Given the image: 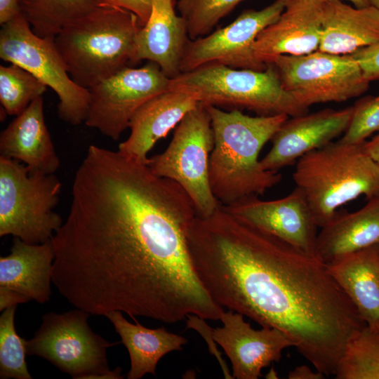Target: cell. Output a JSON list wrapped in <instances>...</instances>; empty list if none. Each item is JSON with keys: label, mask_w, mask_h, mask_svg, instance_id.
<instances>
[{"label": "cell", "mask_w": 379, "mask_h": 379, "mask_svg": "<svg viewBox=\"0 0 379 379\" xmlns=\"http://www.w3.org/2000/svg\"><path fill=\"white\" fill-rule=\"evenodd\" d=\"M197 215L177 182L92 145L76 171L66 220L51 239L52 282L91 315L220 320L223 307L201 283L190 253Z\"/></svg>", "instance_id": "obj_1"}, {"label": "cell", "mask_w": 379, "mask_h": 379, "mask_svg": "<svg viewBox=\"0 0 379 379\" xmlns=\"http://www.w3.org/2000/svg\"><path fill=\"white\" fill-rule=\"evenodd\" d=\"M194 270L213 301L286 333L326 376L366 325L326 265L221 206L187 234Z\"/></svg>", "instance_id": "obj_2"}, {"label": "cell", "mask_w": 379, "mask_h": 379, "mask_svg": "<svg viewBox=\"0 0 379 379\" xmlns=\"http://www.w3.org/2000/svg\"><path fill=\"white\" fill-rule=\"evenodd\" d=\"M211 117L214 146L209 159L211 191L221 206L263 194L281 180L278 171L263 168L259 154L288 119L286 114L251 117L206 105Z\"/></svg>", "instance_id": "obj_3"}, {"label": "cell", "mask_w": 379, "mask_h": 379, "mask_svg": "<svg viewBox=\"0 0 379 379\" xmlns=\"http://www.w3.org/2000/svg\"><path fill=\"white\" fill-rule=\"evenodd\" d=\"M137 15L100 4L55 37L58 51L74 82L90 89L129 63H134Z\"/></svg>", "instance_id": "obj_4"}, {"label": "cell", "mask_w": 379, "mask_h": 379, "mask_svg": "<svg viewBox=\"0 0 379 379\" xmlns=\"http://www.w3.org/2000/svg\"><path fill=\"white\" fill-rule=\"evenodd\" d=\"M363 144L338 140L297 160L293 179L305 197L319 227L343 204L361 195L379 197V164Z\"/></svg>", "instance_id": "obj_5"}, {"label": "cell", "mask_w": 379, "mask_h": 379, "mask_svg": "<svg viewBox=\"0 0 379 379\" xmlns=\"http://www.w3.org/2000/svg\"><path fill=\"white\" fill-rule=\"evenodd\" d=\"M169 89L190 93L205 105L246 109L258 115L292 117L308 111L283 88L272 63L261 71L203 65L171 79Z\"/></svg>", "instance_id": "obj_6"}, {"label": "cell", "mask_w": 379, "mask_h": 379, "mask_svg": "<svg viewBox=\"0 0 379 379\" xmlns=\"http://www.w3.org/2000/svg\"><path fill=\"white\" fill-rule=\"evenodd\" d=\"M61 187L54 174L31 173L24 164L0 157V236L33 244L51 240L63 224L53 211Z\"/></svg>", "instance_id": "obj_7"}, {"label": "cell", "mask_w": 379, "mask_h": 379, "mask_svg": "<svg viewBox=\"0 0 379 379\" xmlns=\"http://www.w3.org/2000/svg\"><path fill=\"white\" fill-rule=\"evenodd\" d=\"M89 316L78 308L44 314L41 326L26 341L27 354L41 357L76 379L123 378L121 368L111 371L107 359V350L119 343L94 333Z\"/></svg>", "instance_id": "obj_8"}, {"label": "cell", "mask_w": 379, "mask_h": 379, "mask_svg": "<svg viewBox=\"0 0 379 379\" xmlns=\"http://www.w3.org/2000/svg\"><path fill=\"white\" fill-rule=\"evenodd\" d=\"M214 135L207 107L199 102L178 124L167 148L149 158L157 175L177 182L191 199L198 216L213 214L220 204L209 182V159Z\"/></svg>", "instance_id": "obj_9"}, {"label": "cell", "mask_w": 379, "mask_h": 379, "mask_svg": "<svg viewBox=\"0 0 379 379\" xmlns=\"http://www.w3.org/2000/svg\"><path fill=\"white\" fill-rule=\"evenodd\" d=\"M0 58L24 67L55 91L59 98L58 114L60 119L72 125L85 121L90 91L71 78L55 37L37 36L20 13L1 25Z\"/></svg>", "instance_id": "obj_10"}, {"label": "cell", "mask_w": 379, "mask_h": 379, "mask_svg": "<svg viewBox=\"0 0 379 379\" xmlns=\"http://www.w3.org/2000/svg\"><path fill=\"white\" fill-rule=\"evenodd\" d=\"M272 64L283 88L307 109L317 103L358 97L370 84L351 55L317 51L302 55H280Z\"/></svg>", "instance_id": "obj_11"}, {"label": "cell", "mask_w": 379, "mask_h": 379, "mask_svg": "<svg viewBox=\"0 0 379 379\" xmlns=\"http://www.w3.org/2000/svg\"><path fill=\"white\" fill-rule=\"evenodd\" d=\"M170 79L152 61L139 68H124L89 89L91 100L84 123L118 140L135 112L169 89Z\"/></svg>", "instance_id": "obj_12"}, {"label": "cell", "mask_w": 379, "mask_h": 379, "mask_svg": "<svg viewBox=\"0 0 379 379\" xmlns=\"http://www.w3.org/2000/svg\"><path fill=\"white\" fill-rule=\"evenodd\" d=\"M288 0H275L261 10L247 9L228 25L204 36L189 39L182 55L180 73L208 64L234 69L264 70L267 65L255 56L258 34L274 22Z\"/></svg>", "instance_id": "obj_13"}, {"label": "cell", "mask_w": 379, "mask_h": 379, "mask_svg": "<svg viewBox=\"0 0 379 379\" xmlns=\"http://www.w3.org/2000/svg\"><path fill=\"white\" fill-rule=\"evenodd\" d=\"M221 207L246 223L316 256L319 227L298 187L278 199L266 201L250 196Z\"/></svg>", "instance_id": "obj_14"}, {"label": "cell", "mask_w": 379, "mask_h": 379, "mask_svg": "<svg viewBox=\"0 0 379 379\" xmlns=\"http://www.w3.org/2000/svg\"><path fill=\"white\" fill-rule=\"evenodd\" d=\"M223 326L213 328V338L230 359L232 377L258 379L262 369L279 361L282 352L293 347L288 335L275 328H253L244 315L229 310L222 312Z\"/></svg>", "instance_id": "obj_15"}, {"label": "cell", "mask_w": 379, "mask_h": 379, "mask_svg": "<svg viewBox=\"0 0 379 379\" xmlns=\"http://www.w3.org/2000/svg\"><path fill=\"white\" fill-rule=\"evenodd\" d=\"M352 107L324 109L287 119L272 138V146L260 160L266 170L278 171L303 155L333 142L347 129Z\"/></svg>", "instance_id": "obj_16"}, {"label": "cell", "mask_w": 379, "mask_h": 379, "mask_svg": "<svg viewBox=\"0 0 379 379\" xmlns=\"http://www.w3.org/2000/svg\"><path fill=\"white\" fill-rule=\"evenodd\" d=\"M322 1L288 0L279 18L258 34L254 44L256 58L268 65L280 55H302L318 51Z\"/></svg>", "instance_id": "obj_17"}, {"label": "cell", "mask_w": 379, "mask_h": 379, "mask_svg": "<svg viewBox=\"0 0 379 379\" xmlns=\"http://www.w3.org/2000/svg\"><path fill=\"white\" fill-rule=\"evenodd\" d=\"M199 103L193 94L168 89L141 105L131 117L128 138L121 142V154L148 164L147 154L156 142L167 135Z\"/></svg>", "instance_id": "obj_18"}, {"label": "cell", "mask_w": 379, "mask_h": 379, "mask_svg": "<svg viewBox=\"0 0 379 379\" xmlns=\"http://www.w3.org/2000/svg\"><path fill=\"white\" fill-rule=\"evenodd\" d=\"M0 157L22 162L31 173L54 174L58 169L60 159L45 123L42 96L1 132Z\"/></svg>", "instance_id": "obj_19"}, {"label": "cell", "mask_w": 379, "mask_h": 379, "mask_svg": "<svg viewBox=\"0 0 379 379\" xmlns=\"http://www.w3.org/2000/svg\"><path fill=\"white\" fill-rule=\"evenodd\" d=\"M189 39L185 22L175 13L174 0H152L149 18L136 36L134 63L154 62L168 77L174 78L180 74Z\"/></svg>", "instance_id": "obj_20"}, {"label": "cell", "mask_w": 379, "mask_h": 379, "mask_svg": "<svg viewBox=\"0 0 379 379\" xmlns=\"http://www.w3.org/2000/svg\"><path fill=\"white\" fill-rule=\"evenodd\" d=\"M322 34L318 51L350 55L379 41V9L356 8L341 0H323Z\"/></svg>", "instance_id": "obj_21"}, {"label": "cell", "mask_w": 379, "mask_h": 379, "mask_svg": "<svg viewBox=\"0 0 379 379\" xmlns=\"http://www.w3.org/2000/svg\"><path fill=\"white\" fill-rule=\"evenodd\" d=\"M54 259L51 239L33 244L14 237L10 254L0 258V286L39 304L49 301Z\"/></svg>", "instance_id": "obj_22"}, {"label": "cell", "mask_w": 379, "mask_h": 379, "mask_svg": "<svg viewBox=\"0 0 379 379\" xmlns=\"http://www.w3.org/2000/svg\"><path fill=\"white\" fill-rule=\"evenodd\" d=\"M317 235L316 256L328 265L348 254L379 246V197L361 208L336 212Z\"/></svg>", "instance_id": "obj_23"}, {"label": "cell", "mask_w": 379, "mask_h": 379, "mask_svg": "<svg viewBox=\"0 0 379 379\" xmlns=\"http://www.w3.org/2000/svg\"><path fill=\"white\" fill-rule=\"evenodd\" d=\"M327 267L366 325L379 330V246L348 254Z\"/></svg>", "instance_id": "obj_24"}, {"label": "cell", "mask_w": 379, "mask_h": 379, "mask_svg": "<svg viewBox=\"0 0 379 379\" xmlns=\"http://www.w3.org/2000/svg\"><path fill=\"white\" fill-rule=\"evenodd\" d=\"M105 316L128 352L131 367L128 379H140L147 373L155 375L159 360L171 352L182 350L187 343L185 338L168 332L164 327L148 328L135 319L132 324L120 311H112Z\"/></svg>", "instance_id": "obj_25"}, {"label": "cell", "mask_w": 379, "mask_h": 379, "mask_svg": "<svg viewBox=\"0 0 379 379\" xmlns=\"http://www.w3.org/2000/svg\"><path fill=\"white\" fill-rule=\"evenodd\" d=\"M98 0H20V12L40 37H55L93 11Z\"/></svg>", "instance_id": "obj_26"}, {"label": "cell", "mask_w": 379, "mask_h": 379, "mask_svg": "<svg viewBox=\"0 0 379 379\" xmlns=\"http://www.w3.org/2000/svg\"><path fill=\"white\" fill-rule=\"evenodd\" d=\"M334 375L337 379H379V330L366 326L348 343Z\"/></svg>", "instance_id": "obj_27"}, {"label": "cell", "mask_w": 379, "mask_h": 379, "mask_svg": "<svg viewBox=\"0 0 379 379\" xmlns=\"http://www.w3.org/2000/svg\"><path fill=\"white\" fill-rule=\"evenodd\" d=\"M46 88V84L17 64L0 66V102L7 114H20Z\"/></svg>", "instance_id": "obj_28"}, {"label": "cell", "mask_w": 379, "mask_h": 379, "mask_svg": "<svg viewBox=\"0 0 379 379\" xmlns=\"http://www.w3.org/2000/svg\"><path fill=\"white\" fill-rule=\"evenodd\" d=\"M247 0H177L188 37L196 39L208 34L218 22L240 3Z\"/></svg>", "instance_id": "obj_29"}, {"label": "cell", "mask_w": 379, "mask_h": 379, "mask_svg": "<svg viewBox=\"0 0 379 379\" xmlns=\"http://www.w3.org/2000/svg\"><path fill=\"white\" fill-rule=\"evenodd\" d=\"M17 305L6 308L0 317V378L32 379L25 361L26 341L14 324Z\"/></svg>", "instance_id": "obj_30"}, {"label": "cell", "mask_w": 379, "mask_h": 379, "mask_svg": "<svg viewBox=\"0 0 379 379\" xmlns=\"http://www.w3.org/2000/svg\"><path fill=\"white\" fill-rule=\"evenodd\" d=\"M375 132H379V96L368 95L352 106L350 124L340 140L361 144Z\"/></svg>", "instance_id": "obj_31"}, {"label": "cell", "mask_w": 379, "mask_h": 379, "mask_svg": "<svg viewBox=\"0 0 379 379\" xmlns=\"http://www.w3.org/2000/svg\"><path fill=\"white\" fill-rule=\"evenodd\" d=\"M350 55L358 62L364 77L368 81L379 79V41Z\"/></svg>", "instance_id": "obj_32"}, {"label": "cell", "mask_w": 379, "mask_h": 379, "mask_svg": "<svg viewBox=\"0 0 379 379\" xmlns=\"http://www.w3.org/2000/svg\"><path fill=\"white\" fill-rule=\"evenodd\" d=\"M186 320L187 327L197 331L208 342L210 352L218 359L225 378L229 379L233 378L232 375L229 372L226 363L222 359L220 352L216 348V343L213 338V328L206 323V319L197 315H189Z\"/></svg>", "instance_id": "obj_33"}, {"label": "cell", "mask_w": 379, "mask_h": 379, "mask_svg": "<svg viewBox=\"0 0 379 379\" xmlns=\"http://www.w3.org/2000/svg\"><path fill=\"white\" fill-rule=\"evenodd\" d=\"M100 4L117 6L137 15L143 27L147 22L152 9V0H98Z\"/></svg>", "instance_id": "obj_34"}, {"label": "cell", "mask_w": 379, "mask_h": 379, "mask_svg": "<svg viewBox=\"0 0 379 379\" xmlns=\"http://www.w3.org/2000/svg\"><path fill=\"white\" fill-rule=\"evenodd\" d=\"M30 299L25 295L14 290L0 286V310L4 311L8 307L18 304L25 303Z\"/></svg>", "instance_id": "obj_35"}, {"label": "cell", "mask_w": 379, "mask_h": 379, "mask_svg": "<svg viewBox=\"0 0 379 379\" xmlns=\"http://www.w3.org/2000/svg\"><path fill=\"white\" fill-rule=\"evenodd\" d=\"M20 13V0H0L1 25L8 22Z\"/></svg>", "instance_id": "obj_36"}, {"label": "cell", "mask_w": 379, "mask_h": 379, "mask_svg": "<svg viewBox=\"0 0 379 379\" xmlns=\"http://www.w3.org/2000/svg\"><path fill=\"white\" fill-rule=\"evenodd\" d=\"M324 376L323 373L316 369L313 371L306 365L297 366L288 374L289 379H323Z\"/></svg>", "instance_id": "obj_37"}, {"label": "cell", "mask_w": 379, "mask_h": 379, "mask_svg": "<svg viewBox=\"0 0 379 379\" xmlns=\"http://www.w3.org/2000/svg\"><path fill=\"white\" fill-rule=\"evenodd\" d=\"M365 152L379 164V133L371 140L363 144Z\"/></svg>", "instance_id": "obj_38"}, {"label": "cell", "mask_w": 379, "mask_h": 379, "mask_svg": "<svg viewBox=\"0 0 379 379\" xmlns=\"http://www.w3.org/2000/svg\"><path fill=\"white\" fill-rule=\"evenodd\" d=\"M356 8H364L370 6L368 0H347Z\"/></svg>", "instance_id": "obj_39"}, {"label": "cell", "mask_w": 379, "mask_h": 379, "mask_svg": "<svg viewBox=\"0 0 379 379\" xmlns=\"http://www.w3.org/2000/svg\"><path fill=\"white\" fill-rule=\"evenodd\" d=\"M369 4L379 9V0H368Z\"/></svg>", "instance_id": "obj_40"}]
</instances>
